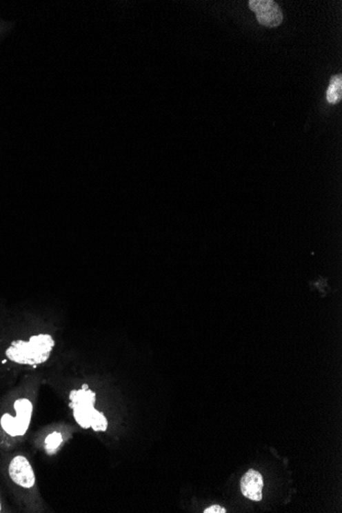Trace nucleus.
Returning <instances> with one entry per match:
<instances>
[{
  "label": "nucleus",
  "instance_id": "obj_5",
  "mask_svg": "<svg viewBox=\"0 0 342 513\" xmlns=\"http://www.w3.org/2000/svg\"><path fill=\"white\" fill-rule=\"evenodd\" d=\"M10 479L23 487H32L35 485V474L30 462L24 456H16L8 467Z\"/></svg>",
  "mask_w": 342,
  "mask_h": 513
},
{
  "label": "nucleus",
  "instance_id": "obj_3",
  "mask_svg": "<svg viewBox=\"0 0 342 513\" xmlns=\"http://www.w3.org/2000/svg\"><path fill=\"white\" fill-rule=\"evenodd\" d=\"M14 410L17 412V417H12L10 414H4L2 416L0 420L2 428L10 436H24L30 424L33 411L32 403L27 399H19L14 403Z\"/></svg>",
  "mask_w": 342,
  "mask_h": 513
},
{
  "label": "nucleus",
  "instance_id": "obj_11",
  "mask_svg": "<svg viewBox=\"0 0 342 513\" xmlns=\"http://www.w3.org/2000/svg\"><path fill=\"white\" fill-rule=\"evenodd\" d=\"M0 510H1V504H0Z\"/></svg>",
  "mask_w": 342,
  "mask_h": 513
},
{
  "label": "nucleus",
  "instance_id": "obj_10",
  "mask_svg": "<svg viewBox=\"0 0 342 513\" xmlns=\"http://www.w3.org/2000/svg\"><path fill=\"white\" fill-rule=\"evenodd\" d=\"M81 388H82V390H88V388H88V384H84V385L82 386Z\"/></svg>",
  "mask_w": 342,
  "mask_h": 513
},
{
  "label": "nucleus",
  "instance_id": "obj_2",
  "mask_svg": "<svg viewBox=\"0 0 342 513\" xmlns=\"http://www.w3.org/2000/svg\"><path fill=\"white\" fill-rule=\"evenodd\" d=\"M70 400L69 407L73 409L74 418L82 428H92L94 432L107 430V418L94 409L96 394L92 390H73L70 392Z\"/></svg>",
  "mask_w": 342,
  "mask_h": 513
},
{
  "label": "nucleus",
  "instance_id": "obj_7",
  "mask_svg": "<svg viewBox=\"0 0 342 513\" xmlns=\"http://www.w3.org/2000/svg\"><path fill=\"white\" fill-rule=\"evenodd\" d=\"M342 78L341 75L333 76L327 90L326 98L329 103L341 102L342 98Z\"/></svg>",
  "mask_w": 342,
  "mask_h": 513
},
{
  "label": "nucleus",
  "instance_id": "obj_8",
  "mask_svg": "<svg viewBox=\"0 0 342 513\" xmlns=\"http://www.w3.org/2000/svg\"><path fill=\"white\" fill-rule=\"evenodd\" d=\"M63 436L60 432H54L46 439V450L48 454L54 453L62 444Z\"/></svg>",
  "mask_w": 342,
  "mask_h": 513
},
{
  "label": "nucleus",
  "instance_id": "obj_9",
  "mask_svg": "<svg viewBox=\"0 0 342 513\" xmlns=\"http://www.w3.org/2000/svg\"><path fill=\"white\" fill-rule=\"evenodd\" d=\"M225 508L221 507V506L219 505H212L210 506V507L206 508L205 512L204 513H225Z\"/></svg>",
  "mask_w": 342,
  "mask_h": 513
},
{
  "label": "nucleus",
  "instance_id": "obj_6",
  "mask_svg": "<svg viewBox=\"0 0 342 513\" xmlns=\"http://www.w3.org/2000/svg\"><path fill=\"white\" fill-rule=\"evenodd\" d=\"M263 479L256 470H249L241 479V491L243 495L252 501L263 499Z\"/></svg>",
  "mask_w": 342,
  "mask_h": 513
},
{
  "label": "nucleus",
  "instance_id": "obj_1",
  "mask_svg": "<svg viewBox=\"0 0 342 513\" xmlns=\"http://www.w3.org/2000/svg\"><path fill=\"white\" fill-rule=\"evenodd\" d=\"M54 346V339L50 334L35 335L29 341H12V345L6 350V354L17 364L35 367L50 359Z\"/></svg>",
  "mask_w": 342,
  "mask_h": 513
},
{
  "label": "nucleus",
  "instance_id": "obj_4",
  "mask_svg": "<svg viewBox=\"0 0 342 513\" xmlns=\"http://www.w3.org/2000/svg\"><path fill=\"white\" fill-rule=\"evenodd\" d=\"M249 8L254 12L259 24L263 26L274 28L282 24V10L273 0H250Z\"/></svg>",
  "mask_w": 342,
  "mask_h": 513
}]
</instances>
